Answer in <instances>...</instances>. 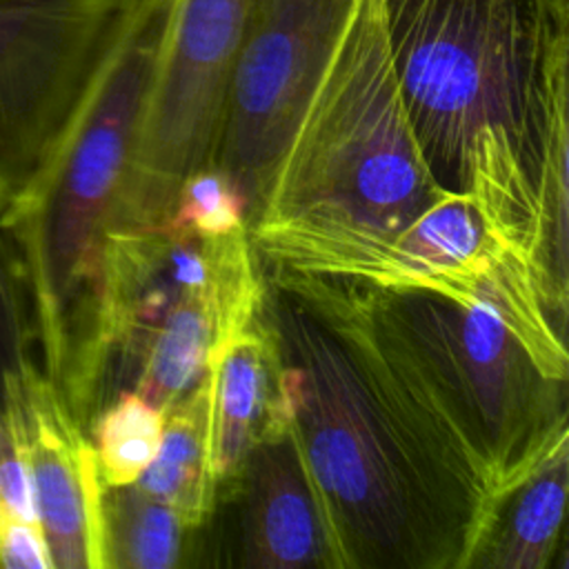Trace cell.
<instances>
[{"label":"cell","mask_w":569,"mask_h":569,"mask_svg":"<svg viewBox=\"0 0 569 569\" xmlns=\"http://www.w3.org/2000/svg\"><path fill=\"white\" fill-rule=\"evenodd\" d=\"M264 311L296 376L293 431L338 569H465L491 502L356 280L269 269Z\"/></svg>","instance_id":"6da1fadb"},{"label":"cell","mask_w":569,"mask_h":569,"mask_svg":"<svg viewBox=\"0 0 569 569\" xmlns=\"http://www.w3.org/2000/svg\"><path fill=\"white\" fill-rule=\"evenodd\" d=\"M387 56L433 180L536 253V158L567 109L569 0H378Z\"/></svg>","instance_id":"7a4b0ae2"},{"label":"cell","mask_w":569,"mask_h":569,"mask_svg":"<svg viewBox=\"0 0 569 569\" xmlns=\"http://www.w3.org/2000/svg\"><path fill=\"white\" fill-rule=\"evenodd\" d=\"M445 193L405 113L378 0H360L278 158L251 242L269 269L378 284L405 231Z\"/></svg>","instance_id":"3957f363"},{"label":"cell","mask_w":569,"mask_h":569,"mask_svg":"<svg viewBox=\"0 0 569 569\" xmlns=\"http://www.w3.org/2000/svg\"><path fill=\"white\" fill-rule=\"evenodd\" d=\"M365 289L491 498L569 440L567 329L525 253L502 249L469 273Z\"/></svg>","instance_id":"277c9868"},{"label":"cell","mask_w":569,"mask_h":569,"mask_svg":"<svg viewBox=\"0 0 569 569\" xmlns=\"http://www.w3.org/2000/svg\"><path fill=\"white\" fill-rule=\"evenodd\" d=\"M171 9L173 0H140L53 151L0 218L27 289L40 367L82 427L102 244Z\"/></svg>","instance_id":"5b68a950"},{"label":"cell","mask_w":569,"mask_h":569,"mask_svg":"<svg viewBox=\"0 0 569 569\" xmlns=\"http://www.w3.org/2000/svg\"><path fill=\"white\" fill-rule=\"evenodd\" d=\"M256 0H173L107 236L164 224L189 176L213 164L227 80Z\"/></svg>","instance_id":"8992f818"},{"label":"cell","mask_w":569,"mask_h":569,"mask_svg":"<svg viewBox=\"0 0 569 569\" xmlns=\"http://www.w3.org/2000/svg\"><path fill=\"white\" fill-rule=\"evenodd\" d=\"M140 0H0V218L31 184Z\"/></svg>","instance_id":"52a82bcc"},{"label":"cell","mask_w":569,"mask_h":569,"mask_svg":"<svg viewBox=\"0 0 569 569\" xmlns=\"http://www.w3.org/2000/svg\"><path fill=\"white\" fill-rule=\"evenodd\" d=\"M360 0H256L227 80L213 164L240 189L247 229Z\"/></svg>","instance_id":"ba28073f"},{"label":"cell","mask_w":569,"mask_h":569,"mask_svg":"<svg viewBox=\"0 0 569 569\" xmlns=\"http://www.w3.org/2000/svg\"><path fill=\"white\" fill-rule=\"evenodd\" d=\"M20 429L53 569H104V485L96 451L44 371L20 402Z\"/></svg>","instance_id":"9c48e42d"},{"label":"cell","mask_w":569,"mask_h":569,"mask_svg":"<svg viewBox=\"0 0 569 569\" xmlns=\"http://www.w3.org/2000/svg\"><path fill=\"white\" fill-rule=\"evenodd\" d=\"M229 498H240V565L338 569L325 509L293 425L249 451Z\"/></svg>","instance_id":"30bf717a"},{"label":"cell","mask_w":569,"mask_h":569,"mask_svg":"<svg viewBox=\"0 0 569 569\" xmlns=\"http://www.w3.org/2000/svg\"><path fill=\"white\" fill-rule=\"evenodd\" d=\"M209 380L216 489L229 498L249 451L293 425L296 376L264 305L213 356Z\"/></svg>","instance_id":"8fae6325"},{"label":"cell","mask_w":569,"mask_h":569,"mask_svg":"<svg viewBox=\"0 0 569 569\" xmlns=\"http://www.w3.org/2000/svg\"><path fill=\"white\" fill-rule=\"evenodd\" d=\"M569 440L493 493L465 569H549L560 551Z\"/></svg>","instance_id":"7c38bea8"},{"label":"cell","mask_w":569,"mask_h":569,"mask_svg":"<svg viewBox=\"0 0 569 569\" xmlns=\"http://www.w3.org/2000/svg\"><path fill=\"white\" fill-rule=\"evenodd\" d=\"M147 496L169 505L198 531L216 509L218 489L211 442V380L207 376L164 411L158 451L136 480Z\"/></svg>","instance_id":"4fadbf2b"},{"label":"cell","mask_w":569,"mask_h":569,"mask_svg":"<svg viewBox=\"0 0 569 569\" xmlns=\"http://www.w3.org/2000/svg\"><path fill=\"white\" fill-rule=\"evenodd\" d=\"M104 569H173L182 565L187 536L193 533L164 502L138 485L104 489Z\"/></svg>","instance_id":"5bb4252c"},{"label":"cell","mask_w":569,"mask_h":569,"mask_svg":"<svg viewBox=\"0 0 569 569\" xmlns=\"http://www.w3.org/2000/svg\"><path fill=\"white\" fill-rule=\"evenodd\" d=\"M164 427V411L138 391L113 396L91 420L89 438L104 489L133 485L153 460Z\"/></svg>","instance_id":"9a60e30c"},{"label":"cell","mask_w":569,"mask_h":569,"mask_svg":"<svg viewBox=\"0 0 569 569\" xmlns=\"http://www.w3.org/2000/svg\"><path fill=\"white\" fill-rule=\"evenodd\" d=\"M27 289L0 231V407L11 411L42 371Z\"/></svg>","instance_id":"2e32d148"},{"label":"cell","mask_w":569,"mask_h":569,"mask_svg":"<svg viewBox=\"0 0 569 569\" xmlns=\"http://www.w3.org/2000/svg\"><path fill=\"white\" fill-rule=\"evenodd\" d=\"M164 224L200 238L227 236L247 227V202L236 182L222 169L209 164L184 180Z\"/></svg>","instance_id":"e0dca14e"}]
</instances>
